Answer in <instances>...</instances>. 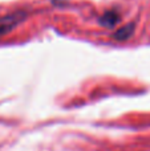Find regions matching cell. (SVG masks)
Segmentation results:
<instances>
[{
  "instance_id": "cell-1",
  "label": "cell",
  "mask_w": 150,
  "mask_h": 151,
  "mask_svg": "<svg viewBox=\"0 0 150 151\" xmlns=\"http://www.w3.org/2000/svg\"><path fill=\"white\" fill-rule=\"evenodd\" d=\"M25 17H27V13L21 12V11L9 13V15H5V16H3V17H0V36L11 32L13 28H16Z\"/></svg>"
},
{
  "instance_id": "cell-2",
  "label": "cell",
  "mask_w": 150,
  "mask_h": 151,
  "mask_svg": "<svg viewBox=\"0 0 150 151\" xmlns=\"http://www.w3.org/2000/svg\"><path fill=\"white\" fill-rule=\"evenodd\" d=\"M120 21V15L116 11H108L100 17V24L108 28H113L117 23Z\"/></svg>"
},
{
  "instance_id": "cell-3",
  "label": "cell",
  "mask_w": 150,
  "mask_h": 151,
  "mask_svg": "<svg viewBox=\"0 0 150 151\" xmlns=\"http://www.w3.org/2000/svg\"><path fill=\"white\" fill-rule=\"evenodd\" d=\"M133 31H134V24H129V25L122 27L121 29L114 33V39L118 40V41H124V40H128L130 36H132Z\"/></svg>"
}]
</instances>
